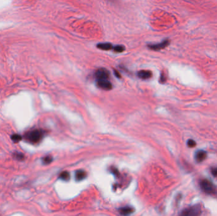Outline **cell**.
<instances>
[{"label":"cell","instance_id":"14","mask_svg":"<svg viewBox=\"0 0 217 216\" xmlns=\"http://www.w3.org/2000/svg\"><path fill=\"white\" fill-rule=\"evenodd\" d=\"M52 160H53V159L51 156H47L44 157L43 159V162L45 164H49L52 162Z\"/></svg>","mask_w":217,"mask_h":216},{"label":"cell","instance_id":"10","mask_svg":"<svg viewBox=\"0 0 217 216\" xmlns=\"http://www.w3.org/2000/svg\"><path fill=\"white\" fill-rule=\"evenodd\" d=\"M134 212L133 208H131L130 207H122L119 208V212L121 215H128L131 214H132Z\"/></svg>","mask_w":217,"mask_h":216},{"label":"cell","instance_id":"16","mask_svg":"<svg viewBox=\"0 0 217 216\" xmlns=\"http://www.w3.org/2000/svg\"><path fill=\"white\" fill-rule=\"evenodd\" d=\"M187 145H188V146L190 147V148H193V147L196 146V143L192 139H189L188 141V142H187Z\"/></svg>","mask_w":217,"mask_h":216},{"label":"cell","instance_id":"9","mask_svg":"<svg viewBox=\"0 0 217 216\" xmlns=\"http://www.w3.org/2000/svg\"><path fill=\"white\" fill-rule=\"evenodd\" d=\"M87 176V172L83 170H78L75 173V179L78 181H80L86 178Z\"/></svg>","mask_w":217,"mask_h":216},{"label":"cell","instance_id":"8","mask_svg":"<svg viewBox=\"0 0 217 216\" xmlns=\"http://www.w3.org/2000/svg\"><path fill=\"white\" fill-rule=\"evenodd\" d=\"M207 157V153L203 150H199L196 152L195 155V159L198 162H201L205 160Z\"/></svg>","mask_w":217,"mask_h":216},{"label":"cell","instance_id":"17","mask_svg":"<svg viewBox=\"0 0 217 216\" xmlns=\"http://www.w3.org/2000/svg\"><path fill=\"white\" fill-rule=\"evenodd\" d=\"M15 157L19 160H22V159H24V155L22 154V153H15Z\"/></svg>","mask_w":217,"mask_h":216},{"label":"cell","instance_id":"11","mask_svg":"<svg viewBox=\"0 0 217 216\" xmlns=\"http://www.w3.org/2000/svg\"><path fill=\"white\" fill-rule=\"evenodd\" d=\"M97 48L102 50H110L113 48V45L111 43H100L97 44Z\"/></svg>","mask_w":217,"mask_h":216},{"label":"cell","instance_id":"2","mask_svg":"<svg viewBox=\"0 0 217 216\" xmlns=\"http://www.w3.org/2000/svg\"><path fill=\"white\" fill-rule=\"evenodd\" d=\"M200 187L207 194L213 195L216 192V189L213 183L207 179H203L200 182Z\"/></svg>","mask_w":217,"mask_h":216},{"label":"cell","instance_id":"13","mask_svg":"<svg viewBox=\"0 0 217 216\" xmlns=\"http://www.w3.org/2000/svg\"><path fill=\"white\" fill-rule=\"evenodd\" d=\"M113 49L114 52H116V53H122L125 50V48H124V46L122 45H117L116 46H114Z\"/></svg>","mask_w":217,"mask_h":216},{"label":"cell","instance_id":"18","mask_svg":"<svg viewBox=\"0 0 217 216\" xmlns=\"http://www.w3.org/2000/svg\"><path fill=\"white\" fill-rule=\"evenodd\" d=\"M211 172L213 176L215 177V178H217V167H214L212 169Z\"/></svg>","mask_w":217,"mask_h":216},{"label":"cell","instance_id":"20","mask_svg":"<svg viewBox=\"0 0 217 216\" xmlns=\"http://www.w3.org/2000/svg\"><path fill=\"white\" fill-rule=\"evenodd\" d=\"M114 74H115V76H116L117 77H121V75L119 73V72H117V70H114Z\"/></svg>","mask_w":217,"mask_h":216},{"label":"cell","instance_id":"7","mask_svg":"<svg viewBox=\"0 0 217 216\" xmlns=\"http://www.w3.org/2000/svg\"><path fill=\"white\" fill-rule=\"evenodd\" d=\"M138 76L142 79H148L152 76V73L149 70H140L138 72Z\"/></svg>","mask_w":217,"mask_h":216},{"label":"cell","instance_id":"3","mask_svg":"<svg viewBox=\"0 0 217 216\" xmlns=\"http://www.w3.org/2000/svg\"><path fill=\"white\" fill-rule=\"evenodd\" d=\"M201 213V208L199 205H194L192 207L185 208L183 210L181 215L184 216H197L199 215Z\"/></svg>","mask_w":217,"mask_h":216},{"label":"cell","instance_id":"15","mask_svg":"<svg viewBox=\"0 0 217 216\" xmlns=\"http://www.w3.org/2000/svg\"><path fill=\"white\" fill-rule=\"evenodd\" d=\"M12 139L15 143H18L22 139V136L19 135H14L12 136Z\"/></svg>","mask_w":217,"mask_h":216},{"label":"cell","instance_id":"1","mask_svg":"<svg viewBox=\"0 0 217 216\" xmlns=\"http://www.w3.org/2000/svg\"><path fill=\"white\" fill-rule=\"evenodd\" d=\"M45 133L41 129H34L30 131L25 134V138L29 143L36 144L40 142L43 138Z\"/></svg>","mask_w":217,"mask_h":216},{"label":"cell","instance_id":"5","mask_svg":"<svg viewBox=\"0 0 217 216\" xmlns=\"http://www.w3.org/2000/svg\"><path fill=\"white\" fill-rule=\"evenodd\" d=\"M97 84L98 87L104 90H111L113 88V85L108 79L97 80Z\"/></svg>","mask_w":217,"mask_h":216},{"label":"cell","instance_id":"19","mask_svg":"<svg viewBox=\"0 0 217 216\" xmlns=\"http://www.w3.org/2000/svg\"><path fill=\"white\" fill-rule=\"evenodd\" d=\"M165 81H166L165 76H164V75H161V79H160V81L161 82V83H164Z\"/></svg>","mask_w":217,"mask_h":216},{"label":"cell","instance_id":"12","mask_svg":"<svg viewBox=\"0 0 217 216\" xmlns=\"http://www.w3.org/2000/svg\"><path fill=\"white\" fill-rule=\"evenodd\" d=\"M59 178L64 181H68L70 179V174L67 171H64L59 175Z\"/></svg>","mask_w":217,"mask_h":216},{"label":"cell","instance_id":"4","mask_svg":"<svg viewBox=\"0 0 217 216\" xmlns=\"http://www.w3.org/2000/svg\"><path fill=\"white\" fill-rule=\"evenodd\" d=\"M95 75L97 80L108 79V77H109V72L106 68H100L97 70Z\"/></svg>","mask_w":217,"mask_h":216},{"label":"cell","instance_id":"6","mask_svg":"<svg viewBox=\"0 0 217 216\" xmlns=\"http://www.w3.org/2000/svg\"><path fill=\"white\" fill-rule=\"evenodd\" d=\"M169 43H170V42L168 40H165V41H163L161 42H160V43H157L155 44H149V46H148V47H149V48L152 50L158 51V50H162V49L167 47L168 46Z\"/></svg>","mask_w":217,"mask_h":216}]
</instances>
